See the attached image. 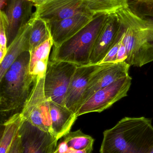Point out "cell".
I'll list each match as a JSON object with an SVG mask.
<instances>
[{
    "instance_id": "4",
    "label": "cell",
    "mask_w": 153,
    "mask_h": 153,
    "mask_svg": "<svg viewBox=\"0 0 153 153\" xmlns=\"http://www.w3.org/2000/svg\"><path fill=\"white\" fill-rule=\"evenodd\" d=\"M108 14H95L75 35L58 46L54 47L51 60L72 63L78 66L90 65L92 52Z\"/></svg>"
},
{
    "instance_id": "5",
    "label": "cell",
    "mask_w": 153,
    "mask_h": 153,
    "mask_svg": "<svg viewBox=\"0 0 153 153\" xmlns=\"http://www.w3.org/2000/svg\"><path fill=\"white\" fill-rule=\"evenodd\" d=\"M45 77V75L38 76L34 80L29 96L21 114L24 120L52 135L50 105L44 91Z\"/></svg>"
},
{
    "instance_id": "31",
    "label": "cell",
    "mask_w": 153,
    "mask_h": 153,
    "mask_svg": "<svg viewBox=\"0 0 153 153\" xmlns=\"http://www.w3.org/2000/svg\"><path fill=\"white\" fill-rule=\"evenodd\" d=\"M150 153H153V149H152V151H151V152H150Z\"/></svg>"
},
{
    "instance_id": "7",
    "label": "cell",
    "mask_w": 153,
    "mask_h": 153,
    "mask_svg": "<svg viewBox=\"0 0 153 153\" xmlns=\"http://www.w3.org/2000/svg\"><path fill=\"white\" fill-rule=\"evenodd\" d=\"M129 75L121 77L94 93L85 102L76 113L77 117L91 112H101L126 97L132 84Z\"/></svg>"
},
{
    "instance_id": "26",
    "label": "cell",
    "mask_w": 153,
    "mask_h": 153,
    "mask_svg": "<svg viewBox=\"0 0 153 153\" xmlns=\"http://www.w3.org/2000/svg\"><path fill=\"white\" fill-rule=\"evenodd\" d=\"M123 34H124V30H123ZM123 36L121 45H120V47H119L118 52L117 56L116 62H125L126 60L127 57L126 47L125 43L123 42Z\"/></svg>"
},
{
    "instance_id": "25",
    "label": "cell",
    "mask_w": 153,
    "mask_h": 153,
    "mask_svg": "<svg viewBox=\"0 0 153 153\" xmlns=\"http://www.w3.org/2000/svg\"><path fill=\"white\" fill-rule=\"evenodd\" d=\"M137 6H139L141 10L139 12L136 11L139 15L148 16L153 18V4H137Z\"/></svg>"
},
{
    "instance_id": "13",
    "label": "cell",
    "mask_w": 153,
    "mask_h": 153,
    "mask_svg": "<svg viewBox=\"0 0 153 153\" xmlns=\"http://www.w3.org/2000/svg\"><path fill=\"white\" fill-rule=\"evenodd\" d=\"M100 64L78 66L72 76L66 94L65 106L75 114L91 77Z\"/></svg>"
},
{
    "instance_id": "17",
    "label": "cell",
    "mask_w": 153,
    "mask_h": 153,
    "mask_svg": "<svg viewBox=\"0 0 153 153\" xmlns=\"http://www.w3.org/2000/svg\"><path fill=\"white\" fill-rule=\"evenodd\" d=\"M24 120L20 112L13 115L3 124L4 129L0 141V153L8 152L19 134Z\"/></svg>"
},
{
    "instance_id": "6",
    "label": "cell",
    "mask_w": 153,
    "mask_h": 153,
    "mask_svg": "<svg viewBox=\"0 0 153 153\" xmlns=\"http://www.w3.org/2000/svg\"><path fill=\"white\" fill-rule=\"evenodd\" d=\"M78 65L63 61L49 60L44 81V91L49 101L65 106L67 91Z\"/></svg>"
},
{
    "instance_id": "3",
    "label": "cell",
    "mask_w": 153,
    "mask_h": 153,
    "mask_svg": "<svg viewBox=\"0 0 153 153\" xmlns=\"http://www.w3.org/2000/svg\"><path fill=\"white\" fill-rule=\"evenodd\" d=\"M30 53H22L0 79L1 119L21 112L30 93L34 79L29 71Z\"/></svg>"
},
{
    "instance_id": "27",
    "label": "cell",
    "mask_w": 153,
    "mask_h": 153,
    "mask_svg": "<svg viewBox=\"0 0 153 153\" xmlns=\"http://www.w3.org/2000/svg\"><path fill=\"white\" fill-rule=\"evenodd\" d=\"M7 153H21L20 137L18 134Z\"/></svg>"
},
{
    "instance_id": "18",
    "label": "cell",
    "mask_w": 153,
    "mask_h": 153,
    "mask_svg": "<svg viewBox=\"0 0 153 153\" xmlns=\"http://www.w3.org/2000/svg\"><path fill=\"white\" fill-rule=\"evenodd\" d=\"M93 15L115 13L129 5V0H80Z\"/></svg>"
},
{
    "instance_id": "29",
    "label": "cell",
    "mask_w": 153,
    "mask_h": 153,
    "mask_svg": "<svg viewBox=\"0 0 153 153\" xmlns=\"http://www.w3.org/2000/svg\"><path fill=\"white\" fill-rule=\"evenodd\" d=\"M9 0H0V4H1V10H4L8 4Z\"/></svg>"
},
{
    "instance_id": "20",
    "label": "cell",
    "mask_w": 153,
    "mask_h": 153,
    "mask_svg": "<svg viewBox=\"0 0 153 153\" xmlns=\"http://www.w3.org/2000/svg\"><path fill=\"white\" fill-rule=\"evenodd\" d=\"M68 147L76 150L92 153L94 139L90 136L84 134L81 130L70 132L62 137Z\"/></svg>"
},
{
    "instance_id": "19",
    "label": "cell",
    "mask_w": 153,
    "mask_h": 153,
    "mask_svg": "<svg viewBox=\"0 0 153 153\" xmlns=\"http://www.w3.org/2000/svg\"><path fill=\"white\" fill-rule=\"evenodd\" d=\"M51 38L47 23L40 19L31 18L30 34V52Z\"/></svg>"
},
{
    "instance_id": "10",
    "label": "cell",
    "mask_w": 153,
    "mask_h": 153,
    "mask_svg": "<svg viewBox=\"0 0 153 153\" xmlns=\"http://www.w3.org/2000/svg\"><path fill=\"white\" fill-rule=\"evenodd\" d=\"M21 153H53L58 140L50 133L45 132L24 120L19 133Z\"/></svg>"
},
{
    "instance_id": "24",
    "label": "cell",
    "mask_w": 153,
    "mask_h": 153,
    "mask_svg": "<svg viewBox=\"0 0 153 153\" xmlns=\"http://www.w3.org/2000/svg\"><path fill=\"white\" fill-rule=\"evenodd\" d=\"M53 153H88L84 151L76 150L68 147L62 138L59 139Z\"/></svg>"
},
{
    "instance_id": "21",
    "label": "cell",
    "mask_w": 153,
    "mask_h": 153,
    "mask_svg": "<svg viewBox=\"0 0 153 153\" xmlns=\"http://www.w3.org/2000/svg\"><path fill=\"white\" fill-rule=\"evenodd\" d=\"M52 46H53V40L50 38L30 52V58L29 65V71H31L34 65L38 62L49 61V54Z\"/></svg>"
},
{
    "instance_id": "15",
    "label": "cell",
    "mask_w": 153,
    "mask_h": 153,
    "mask_svg": "<svg viewBox=\"0 0 153 153\" xmlns=\"http://www.w3.org/2000/svg\"><path fill=\"white\" fill-rule=\"evenodd\" d=\"M31 18L21 28L15 39L7 48L6 55L0 63V79L2 78L8 69L22 53L27 51L30 52L29 38Z\"/></svg>"
},
{
    "instance_id": "30",
    "label": "cell",
    "mask_w": 153,
    "mask_h": 153,
    "mask_svg": "<svg viewBox=\"0 0 153 153\" xmlns=\"http://www.w3.org/2000/svg\"><path fill=\"white\" fill-rule=\"evenodd\" d=\"M31 2L33 3L34 4V6L36 4H38L44 1H46V0H29Z\"/></svg>"
},
{
    "instance_id": "11",
    "label": "cell",
    "mask_w": 153,
    "mask_h": 153,
    "mask_svg": "<svg viewBox=\"0 0 153 153\" xmlns=\"http://www.w3.org/2000/svg\"><path fill=\"white\" fill-rule=\"evenodd\" d=\"M130 67V65L125 62L100 64L99 68L89 81L80 102L79 109L96 92L108 86L117 79L129 75Z\"/></svg>"
},
{
    "instance_id": "2",
    "label": "cell",
    "mask_w": 153,
    "mask_h": 153,
    "mask_svg": "<svg viewBox=\"0 0 153 153\" xmlns=\"http://www.w3.org/2000/svg\"><path fill=\"white\" fill-rule=\"evenodd\" d=\"M116 13L124 30L127 55L125 62L140 67L153 62V18L139 15L129 5Z\"/></svg>"
},
{
    "instance_id": "9",
    "label": "cell",
    "mask_w": 153,
    "mask_h": 153,
    "mask_svg": "<svg viewBox=\"0 0 153 153\" xmlns=\"http://www.w3.org/2000/svg\"><path fill=\"white\" fill-rule=\"evenodd\" d=\"M33 3L29 0H9L0 17L3 20L6 31L7 48L17 36L21 28L33 16Z\"/></svg>"
},
{
    "instance_id": "14",
    "label": "cell",
    "mask_w": 153,
    "mask_h": 153,
    "mask_svg": "<svg viewBox=\"0 0 153 153\" xmlns=\"http://www.w3.org/2000/svg\"><path fill=\"white\" fill-rule=\"evenodd\" d=\"M121 27L116 13L109 14L93 47L90 65L99 64L114 44Z\"/></svg>"
},
{
    "instance_id": "16",
    "label": "cell",
    "mask_w": 153,
    "mask_h": 153,
    "mask_svg": "<svg viewBox=\"0 0 153 153\" xmlns=\"http://www.w3.org/2000/svg\"><path fill=\"white\" fill-rule=\"evenodd\" d=\"M49 102L52 135L58 141L71 132L77 117L65 106L51 101Z\"/></svg>"
},
{
    "instance_id": "22",
    "label": "cell",
    "mask_w": 153,
    "mask_h": 153,
    "mask_svg": "<svg viewBox=\"0 0 153 153\" xmlns=\"http://www.w3.org/2000/svg\"><path fill=\"white\" fill-rule=\"evenodd\" d=\"M123 36V29L121 24L120 30L114 44L106 56L99 64L116 62L117 56L121 45Z\"/></svg>"
},
{
    "instance_id": "1",
    "label": "cell",
    "mask_w": 153,
    "mask_h": 153,
    "mask_svg": "<svg viewBox=\"0 0 153 153\" xmlns=\"http://www.w3.org/2000/svg\"><path fill=\"white\" fill-rule=\"evenodd\" d=\"M153 148L152 120L125 117L103 132L100 153H150Z\"/></svg>"
},
{
    "instance_id": "8",
    "label": "cell",
    "mask_w": 153,
    "mask_h": 153,
    "mask_svg": "<svg viewBox=\"0 0 153 153\" xmlns=\"http://www.w3.org/2000/svg\"><path fill=\"white\" fill-rule=\"evenodd\" d=\"M34 6L36 10L33 17L47 23L58 21L79 13H90L80 0H46Z\"/></svg>"
},
{
    "instance_id": "12",
    "label": "cell",
    "mask_w": 153,
    "mask_h": 153,
    "mask_svg": "<svg viewBox=\"0 0 153 153\" xmlns=\"http://www.w3.org/2000/svg\"><path fill=\"white\" fill-rule=\"evenodd\" d=\"M95 15L90 13H79L58 21L47 23L53 46L57 47L84 27Z\"/></svg>"
},
{
    "instance_id": "23",
    "label": "cell",
    "mask_w": 153,
    "mask_h": 153,
    "mask_svg": "<svg viewBox=\"0 0 153 153\" xmlns=\"http://www.w3.org/2000/svg\"><path fill=\"white\" fill-rule=\"evenodd\" d=\"M7 40L3 20L0 18V62H1L7 53Z\"/></svg>"
},
{
    "instance_id": "28",
    "label": "cell",
    "mask_w": 153,
    "mask_h": 153,
    "mask_svg": "<svg viewBox=\"0 0 153 153\" xmlns=\"http://www.w3.org/2000/svg\"><path fill=\"white\" fill-rule=\"evenodd\" d=\"M137 4H153V0H135Z\"/></svg>"
}]
</instances>
